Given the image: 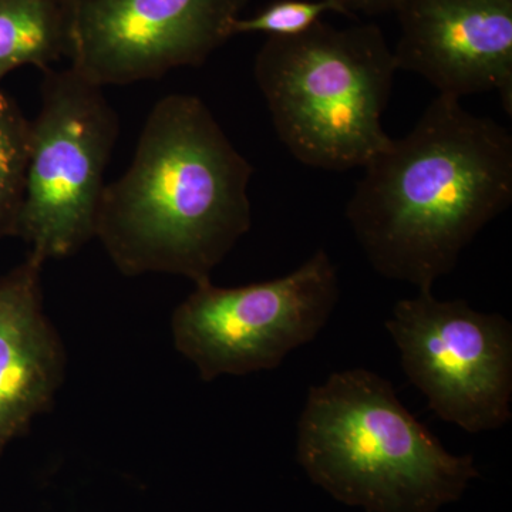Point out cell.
<instances>
[{"label":"cell","instance_id":"obj_1","mask_svg":"<svg viewBox=\"0 0 512 512\" xmlns=\"http://www.w3.org/2000/svg\"><path fill=\"white\" fill-rule=\"evenodd\" d=\"M346 218L377 274L421 289L512 201V137L439 94L407 136L365 165Z\"/></svg>","mask_w":512,"mask_h":512},{"label":"cell","instance_id":"obj_2","mask_svg":"<svg viewBox=\"0 0 512 512\" xmlns=\"http://www.w3.org/2000/svg\"><path fill=\"white\" fill-rule=\"evenodd\" d=\"M254 171L200 97L165 96L126 173L106 184L94 238L123 275L211 281L251 229Z\"/></svg>","mask_w":512,"mask_h":512},{"label":"cell","instance_id":"obj_3","mask_svg":"<svg viewBox=\"0 0 512 512\" xmlns=\"http://www.w3.org/2000/svg\"><path fill=\"white\" fill-rule=\"evenodd\" d=\"M296 458L313 484L366 512H437L478 477L473 456L448 453L392 383L366 369L311 387Z\"/></svg>","mask_w":512,"mask_h":512},{"label":"cell","instance_id":"obj_4","mask_svg":"<svg viewBox=\"0 0 512 512\" xmlns=\"http://www.w3.org/2000/svg\"><path fill=\"white\" fill-rule=\"evenodd\" d=\"M396 72L379 26L338 29L323 20L302 35L268 37L254 64L279 140L302 164L326 171L363 168L387 146L382 117Z\"/></svg>","mask_w":512,"mask_h":512},{"label":"cell","instance_id":"obj_5","mask_svg":"<svg viewBox=\"0 0 512 512\" xmlns=\"http://www.w3.org/2000/svg\"><path fill=\"white\" fill-rule=\"evenodd\" d=\"M120 134L103 87L69 69L46 70L30 121L25 200L16 238L43 261L76 254L96 237L104 174Z\"/></svg>","mask_w":512,"mask_h":512},{"label":"cell","instance_id":"obj_6","mask_svg":"<svg viewBox=\"0 0 512 512\" xmlns=\"http://www.w3.org/2000/svg\"><path fill=\"white\" fill-rule=\"evenodd\" d=\"M339 293L338 269L323 249L274 281L237 288L201 282L175 308L174 346L204 382L272 370L322 332Z\"/></svg>","mask_w":512,"mask_h":512},{"label":"cell","instance_id":"obj_7","mask_svg":"<svg viewBox=\"0 0 512 512\" xmlns=\"http://www.w3.org/2000/svg\"><path fill=\"white\" fill-rule=\"evenodd\" d=\"M387 332L402 367L441 420L467 433L512 419V325L466 301H439L431 289L394 305Z\"/></svg>","mask_w":512,"mask_h":512},{"label":"cell","instance_id":"obj_8","mask_svg":"<svg viewBox=\"0 0 512 512\" xmlns=\"http://www.w3.org/2000/svg\"><path fill=\"white\" fill-rule=\"evenodd\" d=\"M248 0H77L74 72L99 87L157 80L200 67L234 36Z\"/></svg>","mask_w":512,"mask_h":512},{"label":"cell","instance_id":"obj_9","mask_svg":"<svg viewBox=\"0 0 512 512\" xmlns=\"http://www.w3.org/2000/svg\"><path fill=\"white\" fill-rule=\"evenodd\" d=\"M397 70L461 99L497 92L512 111V0H397Z\"/></svg>","mask_w":512,"mask_h":512},{"label":"cell","instance_id":"obj_10","mask_svg":"<svg viewBox=\"0 0 512 512\" xmlns=\"http://www.w3.org/2000/svg\"><path fill=\"white\" fill-rule=\"evenodd\" d=\"M40 256L0 276V456L55 402L66 350L43 309Z\"/></svg>","mask_w":512,"mask_h":512},{"label":"cell","instance_id":"obj_11","mask_svg":"<svg viewBox=\"0 0 512 512\" xmlns=\"http://www.w3.org/2000/svg\"><path fill=\"white\" fill-rule=\"evenodd\" d=\"M70 52L72 8L56 0H0V84L23 66L45 73Z\"/></svg>","mask_w":512,"mask_h":512},{"label":"cell","instance_id":"obj_12","mask_svg":"<svg viewBox=\"0 0 512 512\" xmlns=\"http://www.w3.org/2000/svg\"><path fill=\"white\" fill-rule=\"evenodd\" d=\"M30 153V120L0 90V239L15 237L25 200Z\"/></svg>","mask_w":512,"mask_h":512},{"label":"cell","instance_id":"obj_13","mask_svg":"<svg viewBox=\"0 0 512 512\" xmlns=\"http://www.w3.org/2000/svg\"><path fill=\"white\" fill-rule=\"evenodd\" d=\"M328 12L342 13L332 0H274L255 16L237 19L232 28L235 35L264 33L268 37H293L322 20Z\"/></svg>","mask_w":512,"mask_h":512},{"label":"cell","instance_id":"obj_14","mask_svg":"<svg viewBox=\"0 0 512 512\" xmlns=\"http://www.w3.org/2000/svg\"><path fill=\"white\" fill-rule=\"evenodd\" d=\"M342 12V15L362 13L366 16L383 15L393 12L397 0H332Z\"/></svg>","mask_w":512,"mask_h":512},{"label":"cell","instance_id":"obj_15","mask_svg":"<svg viewBox=\"0 0 512 512\" xmlns=\"http://www.w3.org/2000/svg\"><path fill=\"white\" fill-rule=\"evenodd\" d=\"M56 2L62 3V5L69 6V8H73V5L77 2V0H56Z\"/></svg>","mask_w":512,"mask_h":512}]
</instances>
